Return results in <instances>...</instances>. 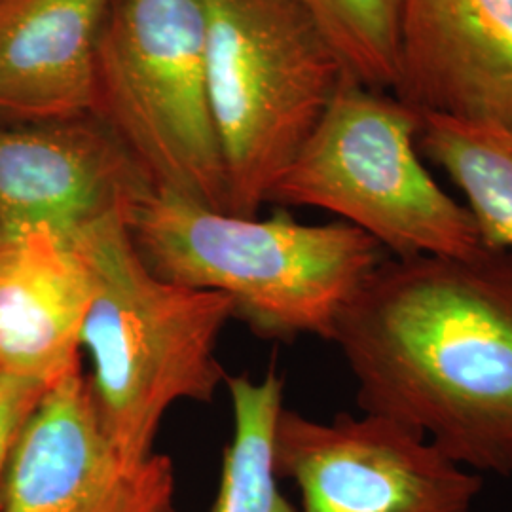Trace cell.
<instances>
[{
    "label": "cell",
    "mask_w": 512,
    "mask_h": 512,
    "mask_svg": "<svg viewBox=\"0 0 512 512\" xmlns=\"http://www.w3.org/2000/svg\"><path fill=\"white\" fill-rule=\"evenodd\" d=\"M128 226L154 274L228 296L234 317L279 340L310 334L332 342L344 306L387 258L344 220L243 217L158 186L135 203Z\"/></svg>",
    "instance_id": "cell-2"
},
{
    "label": "cell",
    "mask_w": 512,
    "mask_h": 512,
    "mask_svg": "<svg viewBox=\"0 0 512 512\" xmlns=\"http://www.w3.org/2000/svg\"><path fill=\"white\" fill-rule=\"evenodd\" d=\"M2 2H4V0H0V4H2Z\"/></svg>",
    "instance_id": "cell-17"
},
{
    "label": "cell",
    "mask_w": 512,
    "mask_h": 512,
    "mask_svg": "<svg viewBox=\"0 0 512 512\" xmlns=\"http://www.w3.org/2000/svg\"><path fill=\"white\" fill-rule=\"evenodd\" d=\"M332 342L363 414L395 421L484 475H512V251L387 256Z\"/></svg>",
    "instance_id": "cell-1"
},
{
    "label": "cell",
    "mask_w": 512,
    "mask_h": 512,
    "mask_svg": "<svg viewBox=\"0 0 512 512\" xmlns=\"http://www.w3.org/2000/svg\"><path fill=\"white\" fill-rule=\"evenodd\" d=\"M420 152L458 186L490 251H512V126L423 114Z\"/></svg>",
    "instance_id": "cell-13"
},
{
    "label": "cell",
    "mask_w": 512,
    "mask_h": 512,
    "mask_svg": "<svg viewBox=\"0 0 512 512\" xmlns=\"http://www.w3.org/2000/svg\"><path fill=\"white\" fill-rule=\"evenodd\" d=\"M391 93L421 114L512 126V0H403Z\"/></svg>",
    "instance_id": "cell-10"
},
{
    "label": "cell",
    "mask_w": 512,
    "mask_h": 512,
    "mask_svg": "<svg viewBox=\"0 0 512 512\" xmlns=\"http://www.w3.org/2000/svg\"><path fill=\"white\" fill-rule=\"evenodd\" d=\"M112 0L0 4V112L65 122L97 112V50Z\"/></svg>",
    "instance_id": "cell-12"
},
{
    "label": "cell",
    "mask_w": 512,
    "mask_h": 512,
    "mask_svg": "<svg viewBox=\"0 0 512 512\" xmlns=\"http://www.w3.org/2000/svg\"><path fill=\"white\" fill-rule=\"evenodd\" d=\"M97 90V112L150 183L228 211L209 103L205 0H112Z\"/></svg>",
    "instance_id": "cell-6"
},
{
    "label": "cell",
    "mask_w": 512,
    "mask_h": 512,
    "mask_svg": "<svg viewBox=\"0 0 512 512\" xmlns=\"http://www.w3.org/2000/svg\"><path fill=\"white\" fill-rule=\"evenodd\" d=\"M69 245L92 281L80 346L92 357L97 416L124 456L150 458L169 408L209 403L226 380L217 346L232 302L154 274L126 215L95 222Z\"/></svg>",
    "instance_id": "cell-3"
},
{
    "label": "cell",
    "mask_w": 512,
    "mask_h": 512,
    "mask_svg": "<svg viewBox=\"0 0 512 512\" xmlns=\"http://www.w3.org/2000/svg\"><path fill=\"white\" fill-rule=\"evenodd\" d=\"M205 8L228 213L255 217L348 73L298 0H205Z\"/></svg>",
    "instance_id": "cell-4"
},
{
    "label": "cell",
    "mask_w": 512,
    "mask_h": 512,
    "mask_svg": "<svg viewBox=\"0 0 512 512\" xmlns=\"http://www.w3.org/2000/svg\"><path fill=\"white\" fill-rule=\"evenodd\" d=\"M234 431L224 450L219 492L209 512H300L281 494L275 433L285 382L270 368L260 380L226 378Z\"/></svg>",
    "instance_id": "cell-14"
},
{
    "label": "cell",
    "mask_w": 512,
    "mask_h": 512,
    "mask_svg": "<svg viewBox=\"0 0 512 512\" xmlns=\"http://www.w3.org/2000/svg\"><path fill=\"white\" fill-rule=\"evenodd\" d=\"M421 124L420 110L346 74L270 202L334 213L393 258L482 253L469 209L421 162Z\"/></svg>",
    "instance_id": "cell-5"
},
{
    "label": "cell",
    "mask_w": 512,
    "mask_h": 512,
    "mask_svg": "<svg viewBox=\"0 0 512 512\" xmlns=\"http://www.w3.org/2000/svg\"><path fill=\"white\" fill-rule=\"evenodd\" d=\"M275 467L300 512H476L484 486L420 433L370 414L319 421L283 408Z\"/></svg>",
    "instance_id": "cell-7"
},
{
    "label": "cell",
    "mask_w": 512,
    "mask_h": 512,
    "mask_svg": "<svg viewBox=\"0 0 512 512\" xmlns=\"http://www.w3.org/2000/svg\"><path fill=\"white\" fill-rule=\"evenodd\" d=\"M346 73L372 90L395 88L403 0H298Z\"/></svg>",
    "instance_id": "cell-15"
},
{
    "label": "cell",
    "mask_w": 512,
    "mask_h": 512,
    "mask_svg": "<svg viewBox=\"0 0 512 512\" xmlns=\"http://www.w3.org/2000/svg\"><path fill=\"white\" fill-rule=\"evenodd\" d=\"M46 391V385L0 374V490L19 435Z\"/></svg>",
    "instance_id": "cell-16"
},
{
    "label": "cell",
    "mask_w": 512,
    "mask_h": 512,
    "mask_svg": "<svg viewBox=\"0 0 512 512\" xmlns=\"http://www.w3.org/2000/svg\"><path fill=\"white\" fill-rule=\"evenodd\" d=\"M169 456L129 459L107 437L74 368L40 399L8 463L0 512H175Z\"/></svg>",
    "instance_id": "cell-8"
},
{
    "label": "cell",
    "mask_w": 512,
    "mask_h": 512,
    "mask_svg": "<svg viewBox=\"0 0 512 512\" xmlns=\"http://www.w3.org/2000/svg\"><path fill=\"white\" fill-rule=\"evenodd\" d=\"M92 281L48 230L0 239V374L52 387L80 366Z\"/></svg>",
    "instance_id": "cell-11"
},
{
    "label": "cell",
    "mask_w": 512,
    "mask_h": 512,
    "mask_svg": "<svg viewBox=\"0 0 512 512\" xmlns=\"http://www.w3.org/2000/svg\"><path fill=\"white\" fill-rule=\"evenodd\" d=\"M150 186L107 124L76 118L0 128V239L48 230L69 245L95 222L129 219Z\"/></svg>",
    "instance_id": "cell-9"
}]
</instances>
